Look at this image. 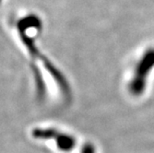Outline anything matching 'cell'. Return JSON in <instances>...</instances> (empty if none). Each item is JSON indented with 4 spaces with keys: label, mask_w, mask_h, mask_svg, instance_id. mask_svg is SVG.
Wrapping results in <instances>:
<instances>
[{
    "label": "cell",
    "mask_w": 154,
    "mask_h": 153,
    "mask_svg": "<svg viewBox=\"0 0 154 153\" xmlns=\"http://www.w3.org/2000/svg\"><path fill=\"white\" fill-rule=\"evenodd\" d=\"M154 67V48L149 49L137 65L134 78L129 83V91L134 96L141 95L147 84V78Z\"/></svg>",
    "instance_id": "obj_1"
},
{
    "label": "cell",
    "mask_w": 154,
    "mask_h": 153,
    "mask_svg": "<svg viewBox=\"0 0 154 153\" xmlns=\"http://www.w3.org/2000/svg\"><path fill=\"white\" fill-rule=\"evenodd\" d=\"M32 136L37 139H54L59 150L68 152L76 146V139L71 135L60 132L54 128H36Z\"/></svg>",
    "instance_id": "obj_2"
},
{
    "label": "cell",
    "mask_w": 154,
    "mask_h": 153,
    "mask_svg": "<svg viewBox=\"0 0 154 153\" xmlns=\"http://www.w3.org/2000/svg\"><path fill=\"white\" fill-rule=\"evenodd\" d=\"M81 153H96V150L92 144L88 143L83 146V148L81 149Z\"/></svg>",
    "instance_id": "obj_3"
}]
</instances>
